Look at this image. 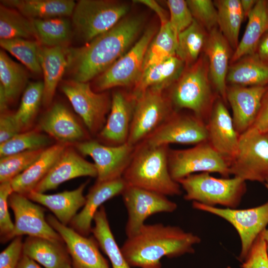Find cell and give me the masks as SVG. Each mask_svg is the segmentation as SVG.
Masks as SVG:
<instances>
[{"instance_id": "f546056e", "label": "cell", "mask_w": 268, "mask_h": 268, "mask_svg": "<svg viewBox=\"0 0 268 268\" xmlns=\"http://www.w3.org/2000/svg\"><path fill=\"white\" fill-rule=\"evenodd\" d=\"M64 242L28 236L23 242V254L45 268H65L71 259Z\"/></svg>"}, {"instance_id": "2e32d148", "label": "cell", "mask_w": 268, "mask_h": 268, "mask_svg": "<svg viewBox=\"0 0 268 268\" xmlns=\"http://www.w3.org/2000/svg\"><path fill=\"white\" fill-rule=\"evenodd\" d=\"M8 205L14 215L11 239L27 235L64 242L60 235L47 222L44 208L33 202L26 196L13 192L8 198Z\"/></svg>"}, {"instance_id": "c3c4849f", "label": "cell", "mask_w": 268, "mask_h": 268, "mask_svg": "<svg viewBox=\"0 0 268 268\" xmlns=\"http://www.w3.org/2000/svg\"><path fill=\"white\" fill-rule=\"evenodd\" d=\"M23 246L21 236L13 238L0 254V268H16L23 255Z\"/></svg>"}, {"instance_id": "d6986e66", "label": "cell", "mask_w": 268, "mask_h": 268, "mask_svg": "<svg viewBox=\"0 0 268 268\" xmlns=\"http://www.w3.org/2000/svg\"><path fill=\"white\" fill-rule=\"evenodd\" d=\"M267 87L227 86L226 101L231 108L234 126L239 135L254 123Z\"/></svg>"}, {"instance_id": "f6af8a7d", "label": "cell", "mask_w": 268, "mask_h": 268, "mask_svg": "<svg viewBox=\"0 0 268 268\" xmlns=\"http://www.w3.org/2000/svg\"><path fill=\"white\" fill-rule=\"evenodd\" d=\"M166 3L170 12V24L178 37L193 23L194 19L186 0H168Z\"/></svg>"}, {"instance_id": "db71d44e", "label": "cell", "mask_w": 268, "mask_h": 268, "mask_svg": "<svg viewBox=\"0 0 268 268\" xmlns=\"http://www.w3.org/2000/svg\"><path fill=\"white\" fill-rule=\"evenodd\" d=\"M256 1L257 0H240V4L244 18H248Z\"/></svg>"}, {"instance_id": "7bdbcfd3", "label": "cell", "mask_w": 268, "mask_h": 268, "mask_svg": "<svg viewBox=\"0 0 268 268\" xmlns=\"http://www.w3.org/2000/svg\"><path fill=\"white\" fill-rule=\"evenodd\" d=\"M44 149L28 150L0 157V183L11 181L27 169Z\"/></svg>"}, {"instance_id": "5bb4252c", "label": "cell", "mask_w": 268, "mask_h": 268, "mask_svg": "<svg viewBox=\"0 0 268 268\" xmlns=\"http://www.w3.org/2000/svg\"><path fill=\"white\" fill-rule=\"evenodd\" d=\"M207 140L206 123L193 114L175 111L142 141L150 146H157L170 143L196 145Z\"/></svg>"}, {"instance_id": "f35d334b", "label": "cell", "mask_w": 268, "mask_h": 268, "mask_svg": "<svg viewBox=\"0 0 268 268\" xmlns=\"http://www.w3.org/2000/svg\"><path fill=\"white\" fill-rule=\"evenodd\" d=\"M27 79V73L24 68L1 50L0 85L2 87L9 103L18 96L24 88Z\"/></svg>"}, {"instance_id": "e575fe53", "label": "cell", "mask_w": 268, "mask_h": 268, "mask_svg": "<svg viewBox=\"0 0 268 268\" xmlns=\"http://www.w3.org/2000/svg\"><path fill=\"white\" fill-rule=\"evenodd\" d=\"M32 21L37 41L42 46L67 47L72 35V25L65 17H57Z\"/></svg>"}, {"instance_id": "3957f363", "label": "cell", "mask_w": 268, "mask_h": 268, "mask_svg": "<svg viewBox=\"0 0 268 268\" xmlns=\"http://www.w3.org/2000/svg\"><path fill=\"white\" fill-rule=\"evenodd\" d=\"M169 149L167 145L153 146L143 141L136 145L122 177L127 185L166 196L181 195L180 185L169 172Z\"/></svg>"}, {"instance_id": "f907efd6", "label": "cell", "mask_w": 268, "mask_h": 268, "mask_svg": "<svg viewBox=\"0 0 268 268\" xmlns=\"http://www.w3.org/2000/svg\"><path fill=\"white\" fill-rule=\"evenodd\" d=\"M250 129L263 134H268V86L262 97L257 117Z\"/></svg>"}, {"instance_id": "816d5d0a", "label": "cell", "mask_w": 268, "mask_h": 268, "mask_svg": "<svg viewBox=\"0 0 268 268\" xmlns=\"http://www.w3.org/2000/svg\"><path fill=\"white\" fill-rule=\"evenodd\" d=\"M254 54L263 63L268 66V31L261 39Z\"/></svg>"}, {"instance_id": "ab89813d", "label": "cell", "mask_w": 268, "mask_h": 268, "mask_svg": "<svg viewBox=\"0 0 268 268\" xmlns=\"http://www.w3.org/2000/svg\"><path fill=\"white\" fill-rule=\"evenodd\" d=\"M0 45L33 73L39 74L42 72L39 58L41 45L37 41L22 38L0 39Z\"/></svg>"}, {"instance_id": "ffe728a7", "label": "cell", "mask_w": 268, "mask_h": 268, "mask_svg": "<svg viewBox=\"0 0 268 268\" xmlns=\"http://www.w3.org/2000/svg\"><path fill=\"white\" fill-rule=\"evenodd\" d=\"M135 98L117 91L112 94L110 113L99 132L100 137L112 144L119 145L128 141L133 119Z\"/></svg>"}, {"instance_id": "680465c9", "label": "cell", "mask_w": 268, "mask_h": 268, "mask_svg": "<svg viewBox=\"0 0 268 268\" xmlns=\"http://www.w3.org/2000/svg\"></svg>"}, {"instance_id": "4fadbf2b", "label": "cell", "mask_w": 268, "mask_h": 268, "mask_svg": "<svg viewBox=\"0 0 268 268\" xmlns=\"http://www.w3.org/2000/svg\"><path fill=\"white\" fill-rule=\"evenodd\" d=\"M128 212L125 227L127 237L138 233L145 220L160 212H172L177 204L166 196L151 191L127 185L121 195Z\"/></svg>"}, {"instance_id": "f1b7e54d", "label": "cell", "mask_w": 268, "mask_h": 268, "mask_svg": "<svg viewBox=\"0 0 268 268\" xmlns=\"http://www.w3.org/2000/svg\"><path fill=\"white\" fill-rule=\"evenodd\" d=\"M66 147L67 144L59 143L45 149L27 169L12 180L13 192L26 196L34 191Z\"/></svg>"}, {"instance_id": "d6a6232c", "label": "cell", "mask_w": 268, "mask_h": 268, "mask_svg": "<svg viewBox=\"0 0 268 268\" xmlns=\"http://www.w3.org/2000/svg\"><path fill=\"white\" fill-rule=\"evenodd\" d=\"M226 82L243 86H267L268 66L254 54L245 56L229 66Z\"/></svg>"}, {"instance_id": "f5cc1de1", "label": "cell", "mask_w": 268, "mask_h": 268, "mask_svg": "<svg viewBox=\"0 0 268 268\" xmlns=\"http://www.w3.org/2000/svg\"><path fill=\"white\" fill-rule=\"evenodd\" d=\"M16 268H42L34 260L23 254Z\"/></svg>"}, {"instance_id": "11a10c76", "label": "cell", "mask_w": 268, "mask_h": 268, "mask_svg": "<svg viewBox=\"0 0 268 268\" xmlns=\"http://www.w3.org/2000/svg\"><path fill=\"white\" fill-rule=\"evenodd\" d=\"M8 101L2 87L0 85V110L1 114L6 112Z\"/></svg>"}, {"instance_id": "cb8c5ba5", "label": "cell", "mask_w": 268, "mask_h": 268, "mask_svg": "<svg viewBox=\"0 0 268 268\" xmlns=\"http://www.w3.org/2000/svg\"><path fill=\"white\" fill-rule=\"evenodd\" d=\"M136 2L143 4L152 9L157 15L160 26L147 50L143 70L176 55L178 36L173 29L165 10L155 1L139 0Z\"/></svg>"}, {"instance_id": "ee69618b", "label": "cell", "mask_w": 268, "mask_h": 268, "mask_svg": "<svg viewBox=\"0 0 268 268\" xmlns=\"http://www.w3.org/2000/svg\"><path fill=\"white\" fill-rule=\"evenodd\" d=\"M193 17L208 33L218 26L217 10L210 0H186Z\"/></svg>"}, {"instance_id": "7c38bea8", "label": "cell", "mask_w": 268, "mask_h": 268, "mask_svg": "<svg viewBox=\"0 0 268 268\" xmlns=\"http://www.w3.org/2000/svg\"><path fill=\"white\" fill-rule=\"evenodd\" d=\"M61 89L89 132L92 134L100 132L111 108V100L108 96L94 92L88 82L72 79L65 81Z\"/></svg>"}, {"instance_id": "74e56055", "label": "cell", "mask_w": 268, "mask_h": 268, "mask_svg": "<svg viewBox=\"0 0 268 268\" xmlns=\"http://www.w3.org/2000/svg\"><path fill=\"white\" fill-rule=\"evenodd\" d=\"M15 38L37 40L32 21L18 10L1 4L0 40Z\"/></svg>"}, {"instance_id": "ba28073f", "label": "cell", "mask_w": 268, "mask_h": 268, "mask_svg": "<svg viewBox=\"0 0 268 268\" xmlns=\"http://www.w3.org/2000/svg\"><path fill=\"white\" fill-rule=\"evenodd\" d=\"M230 174L244 181L268 180V135L250 129L241 134L237 150L229 163Z\"/></svg>"}, {"instance_id": "bcb514c9", "label": "cell", "mask_w": 268, "mask_h": 268, "mask_svg": "<svg viewBox=\"0 0 268 268\" xmlns=\"http://www.w3.org/2000/svg\"><path fill=\"white\" fill-rule=\"evenodd\" d=\"M13 192L10 182L0 185V242H6L11 239L14 223L8 212V198Z\"/></svg>"}, {"instance_id": "b9f144b4", "label": "cell", "mask_w": 268, "mask_h": 268, "mask_svg": "<svg viewBox=\"0 0 268 268\" xmlns=\"http://www.w3.org/2000/svg\"><path fill=\"white\" fill-rule=\"evenodd\" d=\"M51 142L48 136L35 131L19 133L0 144V156L2 157L25 151L45 149Z\"/></svg>"}, {"instance_id": "52a82bcc", "label": "cell", "mask_w": 268, "mask_h": 268, "mask_svg": "<svg viewBox=\"0 0 268 268\" xmlns=\"http://www.w3.org/2000/svg\"><path fill=\"white\" fill-rule=\"evenodd\" d=\"M165 90L151 88L135 97L127 142L136 146L154 132L176 111Z\"/></svg>"}, {"instance_id": "9f6ffc18", "label": "cell", "mask_w": 268, "mask_h": 268, "mask_svg": "<svg viewBox=\"0 0 268 268\" xmlns=\"http://www.w3.org/2000/svg\"><path fill=\"white\" fill-rule=\"evenodd\" d=\"M265 186L268 191V180L265 183ZM263 237L266 242L268 253V229H265L263 232Z\"/></svg>"}, {"instance_id": "4316f807", "label": "cell", "mask_w": 268, "mask_h": 268, "mask_svg": "<svg viewBox=\"0 0 268 268\" xmlns=\"http://www.w3.org/2000/svg\"><path fill=\"white\" fill-rule=\"evenodd\" d=\"M40 127L60 143L80 140L85 133L72 113L61 103L54 104L43 117Z\"/></svg>"}, {"instance_id": "836d02e7", "label": "cell", "mask_w": 268, "mask_h": 268, "mask_svg": "<svg viewBox=\"0 0 268 268\" xmlns=\"http://www.w3.org/2000/svg\"><path fill=\"white\" fill-rule=\"evenodd\" d=\"M93 220L95 226L91 233L99 247L107 256L113 268H131L112 232L105 207L102 205L96 212Z\"/></svg>"}, {"instance_id": "83f0119b", "label": "cell", "mask_w": 268, "mask_h": 268, "mask_svg": "<svg viewBox=\"0 0 268 268\" xmlns=\"http://www.w3.org/2000/svg\"><path fill=\"white\" fill-rule=\"evenodd\" d=\"M185 67L176 55L148 67L143 70L131 93L135 98L149 88L165 90L179 79Z\"/></svg>"}, {"instance_id": "9c48e42d", "label": "cell", "mask_w": 268, "mask_h": 268, "mask_svg": "<svg viewBox=\"0 0 268 268\" xmlns=\"http://www.w3.org/2000/svg\"><path fill=\"white\" fill-rule=\"evenodd\" d=\"M168 167L172 178L177 182L198 172L217 173L224 178L230 175L228 162L208 141L187 149H169Z\"/></svg>"}, {"instance_id": "30bf717a", "label": "cell", "mask_w": 268, "mask_h": 268, "mask_svg": "<svg viewBox=\"0 0 268 268\" xmlns=\"http://www.w3.org/2000/svg\"><path fill=\"white\" fill-rule=\"evenodd\" d=\"M155 33L153 27L146 30L124 55L97 76L96 89L103 91L118 86H134L142 72L145 56Z\"/></svg>"}, {"instance_id": "d4e9b609", "label": "cell", "mask_w": 268, "mask_h": 268, "mask_svg": "<svg viewBox=\"0 0 268 268\" xmlns=\"http://www.w3.org/2000/svg\"><path fill=\"white\" fill-rule=\"evenodd\" d=\"M88 182L72 191H65L52 195H47L32 191L26 196L31 201L38 202L50 209L63 224L67 225L83 207L86 198L83 191Z\"/></svg>"}, {"instance_id": "9a60e30c", "label": "cell", "mask_w": 268, "mask_h": 268, "mask_svg": "<svg viewBox=\"0 0 268 268\" xmlns=\"http://www.w3.org/2000/svg\"><path fill=\"white\" fill-rule=\"evenodd\" d=\"M135 146L127 142L119 145H106L95 140L76 145L82 155L89 156L93 160L97 173L96 182L122 178L132 159Z\"/></svg>"}, {"instance_id": "d590c367", "label": "cell", "mask_w": 268, "mask_h": 268, "mask_svg": "<svg viewBox=\"0 0 268 268\" xmlns=\"http://www.w3.org/2000/svg\"><path fill=\"white\" fill-rule=\"evenodd\" d=\"M214 3L217 10L219 30L231 47L235 50L244 19L240 0H218Z\"/></svg>"}, {"instance_id": "7402d4cb", "label": "cell", "mask_w": 268, "mask_h": 268, "mask_svg": "<svg viewBox=\"0 0 268 268\" xmlns=\"http://www.w3.org/2000/svg\"><path fill=\"white\" fill-rule=\"evenodd\" d=\"M122 178L96 182L85 197L86 201L82 210L72 219L70 227L84 236L91 233V223L96 212L107 201L122 195L127 186Z\"/></svg>"}, {"instance_id": "5b68a950", "label": "cell", "mask_w": 268, "mask_h": 268, "mask_svg": "<svg viewBox=\"0 0 268 268\" xmlns=\"http://www.w3.org/2000/svg\"><path fill=\"white\" fill-rule=\"evenodd\" d=\"M178 183L185 191L186 200L211 206L219 204L235 208L247 190L246 181L239 178H217L208 172L190 175Z\"/></svg>"}, {"instance_id": "6f0895ef", "label": "cell", "mask_w": 268, "mask_h": 268, "mask_svg": "<svg viewBox=\"0 0 268 268\" xmlns=\"http://www.w3.org/2000/svg\"><path fill=\"white\" fill-rule=\"evenodd\" d=\"M65 268H72L71 264L67 266Z\"/></svg>"}, {"instance_id": "1f68e13d", "label": "cell", "mask_w": 268, "mask_h": 268, "mask_svg": "<svg viewBox=\"0 0 268 268\" xmlns=\"http://www.w3.org/2000/svg\"><path fill=\"white\" fill-rule=\"evenodd\" d=\"M0 2L30 20L70 16L76 4L72 0H1Z\"/></svg>"}, {"instance_id": "681fc988", "label": "cell", "mask_w": 268, "mask_h": 268, "mask_svg": "<svg viewBox=\"0 0 268 268\" xmlns=\"http://www.w3.org/2000/svg\"><path fill=\"white\" fill-rule=\"evenodd\" d=\"M21 131L13 117V114L6 112L0 118V144L16 135Z\"/></svg>"}, {"instance_id": "ac0fdd59", "label": "cell", "mask_w": 268, "mask_h": 268, "mask_svg": "<svg viewBox=\"0 0 268 268\" xmlns=\"http://www.w3.org/2000/svg\"><path fill=\"white\" fill-rule=\"evenodd\" d=\"M206 126L207 141L229 164L237 150L240 135L225 102L219 96L213 104Z\"/></svg>"}, {"instance_id": "277c9868", "label": "cell", "mask_w": 268, "mask_h": 268, "mask_svg": "<svg viewBox=\"0 0 268 268\" xmlns=\"http://www.w3.org/2000/svg\"><path fill=\"white\" fill-rule=\"evenodd\" d=\"M204 54L191 66L186 67L168 94L176 111L186 109L207 123L213 104L219 96L214 93Z\"/></svg>"}, {"instance_id": "7a4b0ae2", "label": "cell", "mask_w": 268, "mask_h": 268, "mask_svg": "<svg viewBox=\"0 0 268 268\" xmlns=\"http://www.w3.org/2000/svg\"><path fill=\"white\" fill-rule=\"evenodd\" d=\"M200 241L199 236L178 226L145 224L138 233L127 237L121 250L131 267L161 268L162 258L193 253V246Z\"/></svg>"}, {"instance_id": "8992f818", "label": "cell", "mask_w": 268, "mask_h": 268, "mask_svg": "<svg viewBox=\"0 0 268 268\" xmlns=\"http://www.w3.org/2000/svg\"><path fill=\"white\" fill-rule=\"evenodd\" d=\"M129 9L128 4L118 1L80 0L71 15L72 28L86 44L115 26Z\"/></svg>"}, {"instance_id": "60d3db41", "label": "cell", "mask_w": 268, "mask_h": 268, "mask_svg": "<svg viewBox=\"0 0 268 268\" xmlns=\"http://www.w3.org/2000/svg\"><path fill=\"white\" fill-rule=\"evenodd\" d=\"M43 92V81L31 82L26 86L20 106L13 114L14 118L21 131L29 127L32 123L42 102Z\"/></svg>"}, {"instance_id": "7dc6e473", "label": "cell", "mask_w": 268, "mask_h": 268, "mask_svg": "<svg viewBox=\"0 0 268 268\" xmlns=\"http://www.w3.org/2000/svg\"><path fill=\"white\" fill-rule=\"evenodd\" d=\"M241 267L242 268H268L267 246L262 232L255 240Z\"/></svg>"}, {"instance_id": "6da1fadb", "label": "cell", "mask_w": 268, "mask_h": 268, "mask_svg": "<svg viewBox=\"0 0 268 268\" xmlns=\"http://www.w3.org/2000/svg\"><path fill=\"white\" fill-rule=\"evenodd\" d=\"M142 22L138 17H125L85 46L68 48L72 80L88 82L107 70L134 45Z\"/></svg>"}, {"instance_id": "44dd1931", "label": "cell", "mask_w": 268, "mask_h": 268, "mask_svg": "<svg viewBox=\"0 0 268 268\" xmlns=\"http://www.w3.org/2000/svg\"><path fill=\"white\" fill-rule=\"evenodd\" d=\"M94 163L78 154L73 149L66 148L34 191L40 193L56 189L62 183L82 176L97 177Z\"/></svg>"}, {"instance_id": "91938a15", "label": "cell", "mask_w": 268, "mask_h": 268, "mask_svg": "<svg viewBox=\"0 0 268 268\" xmlns=\"http://www.w3.org/2000/svg\"></svg>"}, {"instance_id": "e0dca14e", "label": "cell", "mask_w": 268, "mask_h": 268, "mask_svg": "<svg viewBox=\"0 0 268 268\" xmlns=\"http://www.w3.org/2000/svg\"><path fill=\"white\" fill-rule=\"evenodd\" d=\"M46 220L65 243L72 268H110L94 237L82 235L70 227L62 224L52 215H48Z\"/></svg>"}, {"instance_id": "8d00e7d4", "label": "cell", "mask_w": 268, "mask_h": 268, "mask_svg": "<svg viewBox=\"0 0 268 268\" xmlns=\"http://www.w3.org/2000/svg\"><path fill=\"white\" fill-rule=\"evenodd\" d=\"M208 32L196 20L178 35L176 55L186 67L196 63L203 51Z\"/></svg>"}, {"instance_id": "484cf974", "label": "cell", "mask_w": 268, "mask_h": 268, "mask_svg": "<svg viewBox=\"0 0 268 268\" xmlns=\"http://www.w3.org/2000/svg\"><path fill=\"white\" fill-rule=\"evenodd\" d=\"M67 47H48L40 45L39 62L44 76L42 103L49 105L53 100L57 85L68 67Z\"/></svg>"}, {"instance_id": "8fae6325", "label": "cell", "mask_w": 268, "mask_h": 268, "mask_svg": "<svg viewBox=\"0 0 268 268\" xmlns=\"http://www.w3.org/2000/svg\"><path fill=\"white\" fill-rule=\"evenodd\" d=\"M194 208L217 215L231 223L239 235L241 250L239 259L244 261L258 236L268 225V201L245 209L221 208L193 201Z\"/></svg>"}, {"instance_id": "603a6c76", "label": "cell", "mask_w": 268, "mask_h": 268, "mask_svg": "<svg viewBox=\"0 0 268 268\" xmlns=\"http://www.w3.org/2000/svg\"><path fill=\"white\" fill-rule=\"evenodd\" d=\"M231 46L217 28L208 33L203 49L207 58L209 77L216 94L226 103V77L229 67Z\"/></svg>"}, {"instance_id": "4dcf8cb0", "label": "cell", "mask_w": 268, "mask_h": 268, "mask_svg": "<svg viewBox=\"0 0 268 268\" xmlns=\"http://www.w3.org/2000/svg\"><path fill=\"white\" fill-rule=\"evenodd\" d=\"M248 19L243 36L231 56V64L245 56L254 54L262 37L268 31V0H257Z\"/></svg>"}]
</instances>
